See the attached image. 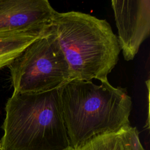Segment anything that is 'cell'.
Masks as SVG:
<instances>
[{
	"mask_svg": "<svg viewBox=\"0 0 150 150\" xmlns=\"http://www.w3.org/2000/svg\"><path fill=\"white\" fill-rule=\"evenodd\" d=\"M62 116L71 147L130 125L132 100L126 88L108 81L72 80L59 88Z\"/></svg>",
	"mask_w": 150,
	"mask_h": 150,
	"instance_id": "1",
	"label": "cell"
},
{
	"mask_svg": "<svg viewBox=\"0 0 150 150\" xmlns=\"http://www.w3.org/2000/svg\"><path fill=\"white\" fill-rule=\"evenodd\" d=\"M50 25L74 79L108 81L121 49L105 19L81 12L56 11Z\"/></svg>",
	"mask_w": 150,
	"mask_h": 150,
	"instance_id": "2",
	"label": "cell"
},
{
	"mask_svg": "<svg viewBox=\"0 0 150 150\" xmlns=\"http://www.w3.org/2000/svg\"><path fill=\"white\" fill-rule=\"evenodd\" d=\"M1 150H67L70 146L62 113L59 88L13 91L5 106Z\"/></svg>",
	"mask_w": 150,
	"mask_h": 150,
	"instance_id": "3",
	"label": "cell"
},
{
	"mask_svg": "<svg viewBox=\"0 0 150 150\" xmlns=\"http://www.w3.org/2000/svg\"><path fill=\"white\" fill-rule=\"evenodd\" d=\"M8 67L13 91L18 93L58 89L74 79L52 27L47 35L31 43Z\"/></svg>",
	"mask_w": 150,
	"mask_h": 150,
	"instance_id": "4",
	"label": "cell"
},
{
	"mask_svg": "<svg viewBox=\"0 0 150 150\" xmlns=\"http://www.w3.org/2000/svg\"><path fill=\"white\" fill-rule=\"evenodd\" d=\"M118 40L125 60H133L150 33L149 0H112Z\"/></svg>",
	"mask_w": 150,
	"mask_h": 150,
	"instance_id": "5",
	"label": "cell"
},
{
	"mask_svg": "<svg viewBox=\"0 0 150 150\" xmlns=\"http://www.w3.org/2000/svg\"><path fill=\"white\" fill-rule=\"evenodd\" d=\"M56 12L47 0H0V33L48 25Z\"/></svg>",
	"mask_w": 150,
	"mask_h": 150,
	"instance_id": "6",
	"label": "cell"
},
{
	"mask_svg": "<svg viewBox=\"0 0 150 150\" xmlns=\"http://www.w3.org/2000/svg\"><path fill=\"white\" fill-rule=\"evenodd\" d=\"M137 127L131 125L93 137L76 150H145Z\"/></svg>",
	"mask_w": 150,
	"mask_h": 150,
	"instance_id": "7",
	"label": "cell"
},
{
	"mask_svg": "<svg viewBox=\"0 0 150 150\" xmlns=\"http://www.w3.org/2000/svg\"><path fill=\"white\" fill-rule=\"evenodd\" d=\"M50 30L49 24L31 30L0 33V69L8 66L28 46Z\"/></svg>",
	"mask_w": 150,
	"mask_h": 150,
	"instance_id": "8",
	"label": "cell"
},
{
	"mask_svg": "<svg viewBox=\"0 0 150 150\" xmlns=\"http://www.w3.org/2000/svg\"><path fill=\"white\" fill-rule=\"evenodd\" d=\"M67 150H74V149H73V148H70V149H67Z\"/></svg>",
	"mask_w": 150,
	"mask_h": 150,
	"instance_id": "9",
	"label": "cell"
},
{
	"mask_svg": "<svg viewBox=\"0 0 150 150\" xmlns=\"http://www.w3.org/2000/svg\"><path fill=\"white\" fill-rule=\"evenodd\" d=\"M1 143H0V150H1Z\"/></svg>",
	"mask_w": 150,
	"mask_h": 150,
	"instance_id": "10",
	"label": "cell"
}]
</instances>
